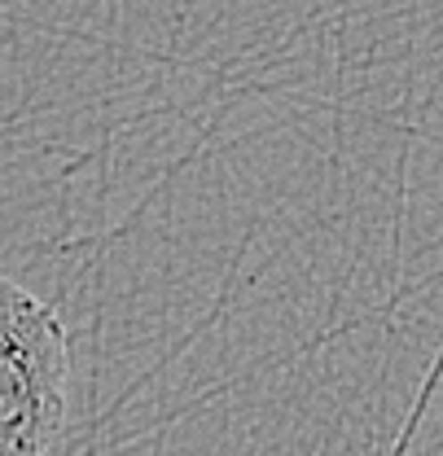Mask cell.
<instances>
[{
    "label": "cell",
    "mask_w": 443,
    "mask_h": 456,
    "mask_svg": "<svg viewBox=\"0 0 443 456\" xmlns=\"http://www.w3.org/2000/svg\"><path fill=\"white\" fill-rule=\"evenodd\" d=\"M70 342L45 298L0 277V456H49L66 426Z\"/></svg>",
    "instance_id": "cell-1"
}]
</instances>
